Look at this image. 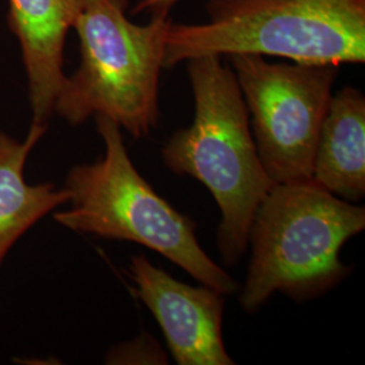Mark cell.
I'll use <instances>...</instances> for the list:
<instances>
[{
	"label": "cell",
	"instance_id": "3",
	"mask_svg": "<svg viewBox=\"0 0 365 365\" xmlns=\"http://www.w3.org/2000/svg\"><path fill=\"white\" fill-rule=\"evenodd\" d=\"M206 10V24L170 22L164 68L241 53L304 64L365 61V0H209Z\"/></svg>",
	"mask_w": 365,
	"mask_h": 365
},
{
	"label": "cell",
	"instance_id": "11",
	"mask_svg": "<svg viewBox=\"0 0 365 365\" xmlns=\"http://www.w3.org/2000/svg\"><path fill=\"white\" fill-rule=\"evenodd\" d=\"M107 364H167V356L160 344L149 334L120 344L113 348L107 357Z\"/></svg>",
	"mask_w": 365,
	"mask_h": 365
},
{
	"label": "cell",
	"instance_id": "2",
	"mask_svg": "<svg viewBox=\"0 0 365 365\" xmlns=\"http://www.w3.org/2000/svg\"><path fill=\"white\" fill-rule=\"evenodd\" d=\"M364 229L363 206L312 179L274 182L249 229L252 259L241 307L255 313L274 292L298 300L322 295L351 274L339 252Z\"/></svg>",
	"mask_w": 365,
	"mask_h": 365
},
{
	"label": "cell",
	"instance_id": "7",
	"mask_svg": "<svg viewBox=\"0 0 365 365\" xmlns=\"http://www.w3.org/2000/svg\"><path fill=\"white\" fill-rule=\"evenodd\" d=\"M129 274L178 364H235L222 337L223 294L205 284H184L155 267L144 255L131 259Z\"/></svg>",
	"mask_w": 365,
	"mask_h": 365
},
{
	"label": "cell",
	"instance_id": "5",
	"mask_svg": "<svg viewBox=\"0 0 365 365\" xmlns=\"http://www.w3.org/2000/svg\"><path fill=\"white\" fill-rule=\"evenodd\" d=\"M128 6L129 0H87L73 24L80 66L66 78L54 113L71 125L108 118L143 138L158 122V81L172 19L155 16L135 25Z\"/></svg>",
	"mask_w": 365,
	"mask_h": 365
},
{
	"label": "cell",
	"instance_id": "9",
	"mask_svg": "<svg viewBox=\"0 0 365 365\" xmlns=\"http://www.w3.org/2000/svg\"><path fill=\"white\" fill-rule=\"evenodd\" d=\"M312 180L351 203L365 195V98L353 87L331 96L314 155Z\"/></svg>",
	"mask_w": 365,
	"mask_h": 365
},
{
	"label": "cell",
	"instance_id": "1",
	"mask_svg": "<svg viewBox=\"0 0 365 365\" xmlns=\"http://www.w3.org/2000/svg\"><path fill=\"white\" fill-rule=\"evenodd\" d=\"M187 72L194 120L170 137L161 156L168 170L199 180L214 196L222 262L233 267L247 252L255 212L274 182L261 164L233 69L210 54L187 60Z\"/></svg>",
	"mask_w": 365,
	"mask_h": 365
},
{
	"label": "cell",
	"instance_id": "4",
	"mask_svg": "<svg viewBox=\"0 0 365 365\" xmlns=\"http://www.w3.org/2000/svg\"><path fill=\"white\" fill-rule=\"evenodd\" d=\"M105 156L76 165L66 176L69 209L54 221L78 233L130 241L152 249L179 265L200 284L232 295L235 279L210 259L195 235V222L157 195L131 163L120 128L95 117Z\"/></svg>",
	"mask_w": 365,
	"mask_h": 365
},
{
	"label": "cell",
	"instance_id": "8",
	"mask_svg": "<svg viewBox=\"0 0 365 365\" xmlns=\"http://www.w3.org/2000/svg\"><path fill=\"white\" fill-rule=\"evenodd\" d=\"M9 25L19 41L33 123L46 125L66 81V36L87 0H9Z\"/></svg>",
	"mask_w": 365,
	"mask_h": 365
},
{
	"label": "cell",
	"instance_id": "10",
	"mask_svg": "<svg viewBox=\"0 0 365 365\" xmlns=\"http://www.w3.org/2000/svg\"><path fill=\"white\" fill-rule=\"evenodd\" d=\"M45 131L46 125L31 123L24 141L0 133V267L30 227L69 202L66 187L56 188L51 182L31 185L25 180L29 155Z\"/></svg>",
	"mask_w": 365,
	"mask_h": 365
},
{
	"label": "cell",
	"instance_id": "6",
	"mask_svg": "<svg viewBox=\"0 0 365 365\" xmlns=\"http://www.w3.org/2000/svg\"><path fill=\"white\" fill-rule=\"evenodd\" d=\"M261 164L274 182L312 179L319 131L339 73L334 64H274L230 54Z\"/></svg>",
	"mask_w": 365,
	"mask_h": 365
},
{
	"label": "cell",
	"instance_id": "12",
	"mask_svg": "<svg viewBox=\"0 0 365 365\" xmlns=\"http://www.w3.org/2000/svg\"><path fill=\"white\" fill-rule=\"evenodd\" d=\"M180 0H138L137 4L133 7L131 14L146 13L150 15V18L155 16H170L172 7L179 3Z\"/></svg>",
	"mask_w": 365,
	"mask_h": 365
}]
</instances>
